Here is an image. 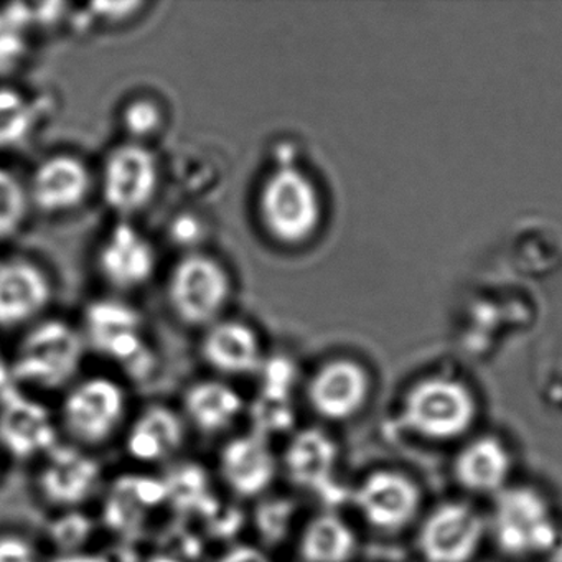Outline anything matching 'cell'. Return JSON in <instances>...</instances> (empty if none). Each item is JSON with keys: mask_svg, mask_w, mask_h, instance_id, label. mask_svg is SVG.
Instances as JSON below:
<instances>
[{"mask_svg": "<svg viewBox=\"0 0 562 562\" xmlns=\"http://www.w3.org/2000/svg\"><path fill=\"white\" fill-rule=\"evenodd\" d=\"M259 218L268 235L281 245L305 241L321 220V200L302 170L282 166L266 177L258 199Z\"/></svg>", "mask_w": 562, "mask_h": 562, "instance_id": "3", "label": "cell"}, {"mask_svg": "<svg viewBox=\"0 0 562 562\" xmlns=\"http://www.w3.org/2000/svg\"><path fill=\"white\" fill-rule=\"evenodd\" d=\"M98 265L108 284L120 291H133L154 274L156 252L146 236L127 223H121L104 239Z\"/></svg>", "mask_w": 562, "mask_h": 562, "instance_id": "17", "label": "cell"}, {"mask_svg": "<svg viewBox=\"0 0 562 562\" xmlns=\"http://www.w3.org/2000/svg\"><path fill=\"white\" fill-rule=\"evenodd\" d=\"M337 463V443L318 427L295 432L282 453V469L289 482L297 488L317 493L322 498L335 493L340 499V490L334 480Z\"/></svg>", "mask_w": 562, "mask_h": 562, "instance_id": "15", "label": "cell"}, {"mask_svg": "<svg viewBox=\"0 0 562 562\" xmlns=\"http://www.w3.org/2000/svg\"><path fill=\"white\" fill-rule=\"evenodd\" d=\"M162 123L159 108L149 100H137L124 111V124L133 136L144 137L156 133Z\"/></svg>", "mask_w": 562, "mask_h": 562, "instance_id": "30", "label": "cell"}, {"mask_svg": "<svg viewBox=\"0 0 562 562\" xmlns=\"http://www.w3.org/2000/svg\"><path fill=\"white\" fill-rule=\"evenodd\" d=\"M0 562H42L37 546L21 535H0Z\"/></svg>", "mask_w": 562, "mask_h": 562, "instance_id": "31", "label": "cell"}, {"mask_svg": "<svg viewBox=\"0 0 562 562\" xmlns=\"http://www.w3.org/2000/svg\"><path fill=\"white\" fill-rule=\"evenodd\" d=\"M83 355L85 341L75 328L60 321L42 322L22 340L12 376L38 390H60L77 376Z\"/></svg>", "mask_w": 562, "mask_h": 562, "instance_id": "2", "label": "cell"}, {"mask_svg": "<svg viewBox=\"0 0 562 562\" xmlns=\"http://www.w3.org/2000/svg\"><path fill=\"white\" fill-rule=\"evenodd\" d=\"M147 562H183V559L176 558V555L169 554V552H162V554L153 555Z\"/></svg>", "mask_w": 562, "mask_h": 562, "instance_id": "35", "label": "cell"}, {"mask_svg": "<svg viewBox=\"0 0 562 562\" xmlns=\"http://www.w3.org/2000/svg\"><path fill=\"white\" fill-rule=\"evenodd\" d=\"M186 437V423L177 411L150 404L127 430L126 450L137 462H166L182 449Z\"/></svg>", "mask_w": 562, "mask_h": 562, "instance_id": "20", "label": "cell"}, {"mask_svg": "<svg viewBox=\"0 0 562 562\" xmlns=\"http://www.w3.org/2000/svg\"><path fill=\"white\" fill-rule=\"evenodd\" d=\"M355 505L373 528L400 531L419 512L420 493L409 476L390 470L371 473L355 490Z\"/></svg>", "mask_w": 562, "mask_h": 562, "instance_id": "11", "label": "cell"}, {"mask_svg": "<svg viewBox=\"0 0 562 562\" xmlns=\"http://www.w3.org/2000/svg\"><path fill=\"white\" fill-rule=\"evenodd\" d=\"M52 297L50 282L34 262H0V328L12 330L37 318Z\"/></svg>", "mask_w": 562, "mask_h": 562, "instance_id": "16", "label": "cell"}, {"mask_svg": "<svg viewBox=\"0 0 562 562\" xmlns=\"http://www.w3.org/2000/svg\"><path fill=\"white\" fill-rule=\"evenodd\" d=\"M104 202L121 215H133L153 202L159 187L156 156L140 144L116 147L104 162Z\"/></svg>", "mask_w": 562, "mask_h": 562, "instance_id": "8", "label": "cell"}, {"mask_svg": "<svg viewBox=\"0 0 562 562\" xmlns=\"http://www.w3.org/2000/svg\"><path fill=\"white\" fill-rule=\"evenodd\" d=\"M88 335L100 353L136 376H144L153 364L140 337L139 315L120 302H97L88 311Z\"/></svg>", "mask_w": 562, "mask_h": 562, "instance_id": "10", "label": "cell"}, {"mask_svg": "<svg viewBox=\"0 0 562 562\" xmlns=\"http://www.w3.org/2000/svg\"><path fill=\"white\" fill-rule=\"evenodd\" d=\"M91 531H93L91 519L75 509L60 516L50 528L52 541L60 549V554L80 551L81 546L90 538Z\"/></svg>", "mask_w": 562, "mask_h": 562, "instance_id": "29", "label": "cell"}, {"mask_svg": "<svg viewBox=\"0 0 562 562\" xmlns=\"http://www.w3.org/2000/svg\"><path fill=\"white\" fill-rule=\"evenodd\" d=\"M167 488V502L176 503L179 508H203L213 505L210 496L209 479L206 473L196 465L180 467L164 479Z\"/></svg>", "mask_w": 562, "mask_h": 562, "instance_id": "27", "label": "cell"}, {"mask_svg": "<svg viewBox=\"0 0 562 562\" xmlns=\"http://www.w3.org/2000/svg\"><path fill=\"white\" fill-rule=\"evenodd\" d=\"M202 357L210 368L228 376L258 373L265 364L258 334L235 321L210 325L202 341Z\"/></svg>", "mask_w": 562, "mask_h": 562, "instance_id": "19", "label": "cell"}, {"mask_svg": "<svg viewBox=\"0 0 562 562\" xmlns=\"http://www.w3.org/2000/svg\"><path fill=\"white\" fill-rule=\"evenodd\" d=\"M48 562H111V559L108 555L100 554V552L78 551L58 554L57 558Z\"/></svg>", "mask_w": 562, "mask_h": 562, "instance_id": "33", "label": "cell"}, {"mask_svg": "<svg viewBox=\"0 0 562 562\" xmlns=\"http://www.w3.org/2000/svg\"><path fill=\"white\" fill-rule=\"evenodd\" d=\"M370 381L360 364L334 360L322 364L305 387L308 406L325 420L351 419L368 400Z\"/></svg>", "mask_w": 562, "mask_h": 562, "instance_id": "14", "label": "cell"}, {"mask_svg": "<svg viewBox=\"0 0 562 562\" xmlns=\"http://www.w3.org/2000/svg\"><path fill=\"white\" fill-rule=\"evenodd\" d=\"M90 189V170L78 157L55 156L38 166L27 192L41 212L65 213L78 209Z\"/></svg>", "mask_w": 562, "mask_h": 562, "instance_id": "18", "label": "cell"}, {"mask_svg": "<svg viewBox=\"0 0 562 562\" xmlns=\"http://www.w3.org/2000/svg\"><path fill=\"white\" fill-rule=\"evenodd\" d=\"M297 549L302 562H350L357 551V536L340 516L321 513L305 522Z\"/></svg>", "mask_w": 562, "mask_h": 562, "instance_id": "25", "label": "cell"}, {"mask_svg": "<svg viewBox=\"0 0 562 562\" xmlns=\"http://www.w3.org/2000/svg\"><path fill=\"white\" fill-rule=\"evenodd\" d=\"M261 371L265 381L258 400L251 406L252 430L271 439L294 426L295 414L291 403L294 368L289 361L274 360Z\"/></svg>", "mask_w": 562, "mask_h": 562, "instance_id": "24", "label": "cell"}, {"mask_svg": "<svg viewBox=\"0 0 562 562\" xmlns=\"http://www.w3.org/2000/svg\"><path fill=\"white\" fill-rule=\"evenodd\" d=\"M100 462L77 446L58 443L44 457L37 476L38 492L48 505L75 509L100 488Z\"/></svg>", "mask_w": 562, "mask_h": 562, "instance_id": "9", "label": "cell"}, {"mask_svg": "<svg viewBox=\"0 0 562 562\" xmlns=\"http://www.w3.org/2000/svg\"><path fill=\"white\" fill-rule=\"evenodd\" d=\"M27 189L9 170L0 169V241L14 236L27 218Z\"/></svg>", "mask_w": 562, "mask_h": 562, "instance_id": "28", "label": "cell"}, {"mask_svg": "<svg viewBox=\"0 0 562 562\" xmlns=\"http://www.w3.org/2000/svg\"><path fill=\"white\" fill-rule=\"evenodd\" d=\"M58 443L57 424L44 404L19 391L0 401V447L12 459L45 457Z\"/></svg>", "mask_w": 562, "mask_h": 562, "instance_id": "13", "label": "cell"}, {"mask_svg": "<svg viewBox=\"0 0 562 562\" xmlns=\"http://www.w3.org/2000/svg\"><path fill=\"white\" fill-rule=\"evenodd\" d=\"M127 394L117 381L93 376L75 384L64 403L60 419L65 432L85 447L106 443L123 426Z\"/></svg>", "mask_w": 562, "mask_h": 562, "instance_id": "6", "label": "cell"}, {"mask_svg": "<svg viewBox=\"0 0 562 562\" xmlns=\"http://www.w3.org/2000/svg\"><path fill=\"white\" fill-rule=\"evenodd\" d=\"M15 391L18 387H15L14 376H12V368L8 367L5 361L0 358V401L11 396Z\"/></svg>", "mask_w": 562, "mask_h": 562, "instance_id": "34", "label": "cell"}, {"mask_svg": "<svg viewBox=\"0 0 562 562\" xmlns=\"http://www.w3.org/2000/svg\"><path fill=\"white\" fill-rule=\"evenodd\" d=\"M279 463L268 437L251 430L233 437L220 450L218 472L233 495L255 499L278 476Z\"/></svg>", "mask_w": 562, "mask_h": 562, "instance_id": "12", "label": "cell"}, {"mask_svg": "<svg viewBox=\"0 0 562 562\" xmlns=\"http://www.w3.org/2000/svg\"><path fill=\"white\" fill-rule=\"evenodd\" d=\"M486 531V519L472 506L442 503L420 525L417 548L426 562H470Z\"/></svg>", "mask_w": 562, "mask_h": 562, "instance_id": "7", "label": "cell"}, {"mask_svg": "<svg viewBox=\"0 0 562 562\" xmlns=\"http://www.w3.org/2000/svg\"><path fill=\"white\" fill-rule=\"evenodd\" d=\"M486 529L499 551L515 559L548 555L559 536L549 503L529 486L496 493Z\"/></svg>", "mask_w": 562, "mask_h": 562, "instance_id": "1", "label": "cell"}, {"mask_svg": "<svg viewBox=\"0 0 562 562\" xmlns=\"http://www.w3.org/2000/svg\"><path fill=\"white\" fill-rule=\"evenodd\" d=\"M167 503L164 480L153 476H124L111 486L104 506V519L116 531L130 532L149 518L154 509Z\"/></svg>", "mask_w": 562, "mask_h": 562, "instance_id": "23", "label": "cell"}, {"mask_svg": "<svg viewBox=\"0 0 562 562\" xmlns=\"http://www.w3.org/2000/svg\"><path fill=\"white\" fill-rule=\"evenodd\" d=\"M232 295L228 272L206 255L180 259L167 282V299L176 317L190 327H205L218 322Z\"/></svg>", "mask_w": 562, "mask_h": 562, "instance_id": "5", "label": "cell"}, {"mask_svg": "<svg viewBox=\"0 0 562 562\" xmlns=\"http://www.w3.org/2000/svg\"><path fill=\"white\" fill-rule=\"evenodd\" d=\"M475 417L473 394L449 378L420 381L404 400V426L424 439H457L473 426Z\"/></svg>", "mask_w": 562, "mask_h": 562, "instance_id": "4", "label": "cell"}, {"mask_svg": "<svg viewBox=\"0 0 562 562\" xmlns=\"http://www.w3.org/2000/svg\"><path fill=\"white\" fill-rule=\"evenodd\" d=\"M295 512V503L284 496L261 499L256 506L255 525L262 544H281L291 532Z\"/></svg>", "mask_w": 562, "mask_h": 562, "instance_id": "26", "label": "cell"}, {"mask_svg": "<svg viewBox=\"0 0 562 562\" xmlns=\"http://www.w3.org/2000/svg\"><path fill=\"white\" fill-rule=\"evenodd\" d=\"M512 465V456L502 440L479 437L457 453L453 475L469 492L496 495L506 488Z\"/></svg>", "mask_w": 562, "mask_h": 562, "instance_id": "21", "label": "cell"}, {"mask_svg": "<svg viewBox=\"0 0 562 562\" xmlns=\"http://www.w3.org/2000/svg\"><path fill=\"white\" fill-rule=\"evenodd\" d=\"M216 562H272L271 558L258 546L236 544L223 552Z\"/></svg>", "mask_w": 562, "mask_h": 562, "instance_id": "32", "label": "cell"}, {"mask_svg": "<svg viewBox=\"0 0 562 562\" xmlns=\"http://www.w3.org/2000/svg\"><path fill=\"white\" fill-rule=\"evenodd\" d=\"M245 406L241 394L225 381H199L183 394L187 419L205 436H218L232 429L245 413Z\"/></svg>", "mask_w": 562, "mask_h": 562, "instance_id": "22", "label": "cell"}]
</instances>
